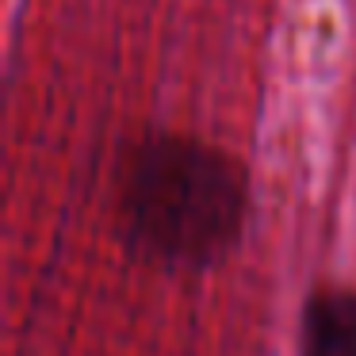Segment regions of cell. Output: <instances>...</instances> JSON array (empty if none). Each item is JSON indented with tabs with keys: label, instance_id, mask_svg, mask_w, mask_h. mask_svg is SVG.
<instances>
[{
	"label": "cell",
	"instance_id": "obj_2",
	"mask_svg": "<svg viewBox=\"0 0 356 356\" xmlns=\"http://www.w3.org/2000/svg\"><path fill=\"white\" fill-rule=\"evenodd\" d=\"M302 356H356V291L322 287L302 310Z\"/></svg>",
	"mask_w": 356,
	"mask_h": 356
},
{
	"label": "cell",
	"instance_id": "obj_1",
	"mask_svg": "<svg viewBox=\"0 0 356 356\" xmlns=\"http://www.w3.org/2000/svg\"><path fill=\"white\" fill-rule=\"evenodd\" d=\"M115 207L123 238L161 268H211L241 238L245 169L192 134H146L119 165Z\"/></svg>",
	"mask_w": 356,
	"mask_h": 356
}]
</instances>
